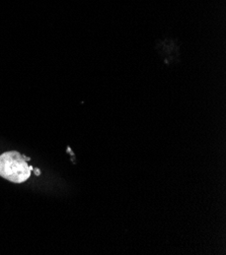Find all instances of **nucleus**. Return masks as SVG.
Returning a JSON list of instances; mask_svg holds the SVG:
<instances>
[{"label": "nucleus", "mask_w": 226, "mask_h": 255, "mask_svg": "<svg viewBox=\"0 0 226 255\" xmlns=\"http://www.w3.org/2000/svg\"><path fill=\"white\" fill-rule=\"evenodd\" d=\"M29 160V159H27ZM17 151H7L0 156V176L13 183L28 180L33 167Z\"/></svg>", "instance_id": "nucleus-1"}]
</instances>
